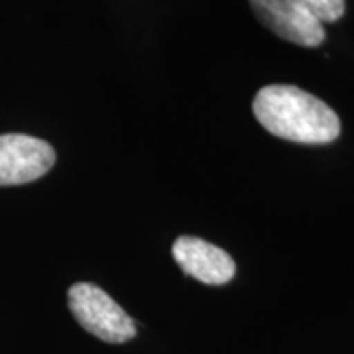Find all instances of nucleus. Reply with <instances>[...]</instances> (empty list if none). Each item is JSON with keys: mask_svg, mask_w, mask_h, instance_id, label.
I'll return each instance as SVG.
<instances>
[{"mask_svg": "<svg viewBox=\"0 0 354 354\" xmlns=\"http://www.w3.org/2000/svg\"><path fill=\"white\" fill-rule=\"evenodd\" d=\"M256 120L278 138L330 144L341 136V118L327 102L295 85L262 87L252 102Z\"/></svg>", "mask_w": 354, "mask_h": 354, "instance_id": "1", "label": "nucleus"}, {"mask_svg": "<svg viewBox=\"0 0 354 354\" xmlns=\"http://www.w3.org/2000/svg\"><path fill=\"white\" fill-rule=\"evenodd\" d=\"M254 16L278 38L301 48H319L327 34L323 24L290 0H248Z\"/></svg>", "mask_w": 354, "mask_h": 354, "instance_id": "4", "label": "nucleus"}, {"mask_svg": "<svg viewBox=\"0 0 354 354\" xmlns=\"http://www.w3.org/2000/svg\"><path fill=\"white\" fill-rule=\"evenodd\" d=\"M171 254L185 276L205 286H225L236 274V264L227 250L197 236H179Z\"/></svg>", "mask_w": 354, "mask_h": 354, "instance_id": "5", "label": "nucleus"}, {"mask_svg": "<svg viewBox=\"0 0 354 354\" xmlns=\"http://www.w3.org/2000/svg\"><path fill=\"white\" fill-rule=\"evenodd\" d=\"M290 2L304 8L305 12L311 14L321 24L339 22L346 10L344 0H290Z\"/></svg>", "mask_w": 354, "mask_h": 354, "instance_id": "6", "label": "nucleus"}, {"mask_svg": "<svg viewBox=\"0 0 354 354\" xmlns=\"http://www.w3.org/2000/svg\"><path fill=\"white\" fill-rule=\"evenodd\" d=\"M55 165V150L46 140L28 134L0 136V187L24 185Z\"/></svg>", "mask_w": 354, "mask_h": 354, "instance_id": "3", "label": "nucleus"}, {"mask_svg": "<svg viewBox=\"0 0 354 354\" xmlns=\"http://www.w3.org/2000/svg\"><path fill=\"white\" fill-rule=\"evenodd\" d=\"M67 305L77 323L101 341L120 344L136 337L132 317L95 283H73L67 291Z\"/></svg>", "mask_w": 354, "mask_h": 354, "instance_id": "2", "label": "nucleus"}]
</instances>
